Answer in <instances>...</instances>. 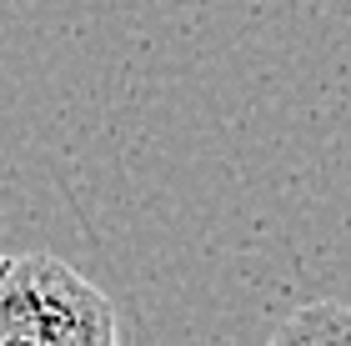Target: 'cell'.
<instances>
[{
    "label": "cell",
    "instance_id": "2",
    "mask_svg": "<svg viewBox=\"0 0 351 346\" xmlns=\"http://www.w3.org/2000/svg\"><path fill=\"white\" fill-rule=\"evenodd\" d=\"M266 346H351V306L346 301H311L296 306Z\"/></svg>",
    "mask_w": 351,
    "mask_h": 346
},
{
    "label": "cell",
    "instance_id": "1",
    "mask_svg": "<svg viewBox=\"0 0 351 346\" xmlns=\"http://www.w3.org/2000/svg\"><path fill=\"white\" fill-rule=\"evenodd\" d=\"M0 346H125L110 296L51 251L0 256Z\"/></svg>",
    "mask_w": 351,
    "mask_h": 346
}]
</instances>
